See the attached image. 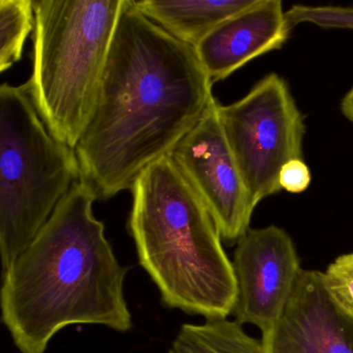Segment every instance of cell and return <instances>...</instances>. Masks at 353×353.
<instances>
[{
	"mask_svg": "<svg viewBox=\"0 0 353 353\" xmlns=\"http://www.w3.org/2000/svg\"><path fill=\"white\" fill-rule=\"evenodd\" d=\"M34 28L32 0H0V72L20 61Z\"/></svg>",
	"mask_w": 353,
	"mask_h": 353,
	"instance_id": "cell-13",
	"label": "cell"
},
{
	"mask_svg": "<svg viewBox=\"0 0 353 353\" xmlns=\"http://www.w3.org/2000/svg\"><path fill=\"white\" fill-rule=\"evenodd\" d=\"M232 265L234 320L266 334L282 317L303 272L294 243L274 225L250 228L236 243Z\"/></svg>",
	"mask_w": 353,
	"mask_h": 353,
	"instance_id": "cell-8",
	"label": "cell"
},
{
	"mask_svg": "<svg viewBox=\"0 0 353 353\" xmlns=\"http://www.w3.org/2000/svg\"><path fill=\"white\" fill-rule=\"evenodd\" d=\"M322 280L334 303L353 316V252L336 257L322 272Z\"/></svg>",
	"mask_w": 353,
	"mask_h": 353,
	"instance_id": "cell-14",
	"label": "cell"
},
{
	"mask_svg": "<svg viewBox=\"0 0 353 353\" xmlns=\"http://www.w3.org/2000/svg\"><path fill=\"white\" fill-rule=\"evenodd\" d=\"M195 47L123 0L90 119L74 148L79 181L97 200L134 183L195 127L212 96Z\"/></svg>",
	"mask_w": 353,
	"mask_h": 353,
	"instance_id": "cell-1",
	"label": "cell"
},
{
	"mask_svg": "<svg viewBox=\"0 0 353 353\" xmlns=\"http://www.w3.org/2000/svg\"><path fill=\"white\" fill-rule=\"evenodd\" d=\"M167 353H264V348L236 320L222 318L183 324Z\"/></svg>",
	"mask_w": 353,
	"mask_h": 353,
	"instance_id": "cell-12",
	"label": "cell"
},
{
	"mask_svg": "<svg viewBox=\"0 0 353 353\" xmlns=\"http://www.w3.org/2000/svg\"><path fill=\"white\" fill-rule=\"evenodd\" d=\"M123 0H34L37 109L74 150L94 109Z\"/></svg>",
	"mask_w": 353,
	"mask_h": 353,
	"instance_id": "cell-4",
	"label": "cell"
},
{
	"mask_svg": "<svg viewBox=\"0 0 353 353\" xmlns=\"http://www.w3.org/2000/svg\"><path fill=\"white\" fill-rule=\"evenodd\" d=\"M219 117L254 205L282 191L281 169L303 159V117L283 78L268 74Z\"/></svg>",
	"mask_w": 353,
	"mask_h": 353,
	"instance_id": "cell-6",
	"label": "cell"
},
{
	"mask_svg": "<svg viewBox=\"0 0 353 353\" xmlns=\"http://www.w3.org/2000/svg\"><path fill=\"white\" fill-rule=\"evenodd\" d=\"M261 342L264 353H353V316L328 294L322 272L303 270L282 317Z\"/></svg>",
	"mask_w": 353,
	"mask_h": 353,
	"instance_id": "cell-9",
	"label": "cell"
},
{
	"mask_svg": "<svg viewBox=\"0 0 353 353\" xmlns=\"http://www.w3.org/2000/svg\"><path fill=\"white\" fill-rule=\"evenodd\" d=\"M291 30L280 0H254L214 28L195 47L196 52L214 83L249 61L282 48Z\"/></svg>",
	"mask_w": 353,
	"mask_h": 353,
	"instance_id": "cell-10",
	"label": "cell"
},
{
	"mask_svg": "<svg viewBox=\"0 0 353 353\" xmlns=\"http://www.w3.org/2000/svg\"><path fill=\"white\" fill-rule=\"evenodd\" d=\"M291 28L301 23H312L319 28L353 30V8L292 6L286 11Z\"/></svg>",
	"mask_w": 353,
	"mask_h": 353,
	"instance_id": "cell-15",
	"label": "cell"
},
{
	"mask_svg": "<svg viewBox=\"0 0 353 353\" xmlns=\"http://www.w3.org/2000/svg\"><path fill=\"white\" fill-rule=\"evenodd\" d=\"M311 172L303 159L289 161L281 169L279 183L289 193H303L311 183Z\"/></svg>",
	"mask_w": 353,
	"mask_h": 353,
	"instance_id": "cell-16",
	"label": "cell"
},
{
	"mask_svg": "<svg viewBox=\"0 0 353 353\" xmlns=\"http://www.w3.org/2000/svg\"><path fill=\"white\" fill-rule=\"evenodd\" d=\"M219 105L214 99L169 157L205 204L223 241L233 245L249 230L256 206L223 131Z\"/></svg>",
	"mask_w": 353,
	"mask_h": 353,
	"instance_id": "cell-7",
	"label": "cell"
},
{
	"mask_svg": "<svg viewBox=\"0 0 353 353\" xmlns=\"http://www.w3.org/2000/svg\"><path fill=\"white\" fill-rule=\"evenodd\" d=\"M79 181L74 150L45 125L28 82L0 88V256L3 272Z\"/></svg>",
	"mask_w": 353,
	"mask_h": 353,
	"instance_id": "cell-5",
	"label": "cell"
},
{
	"mask_svg": "<svg viewBox=\"0 0 353 353\" xmlns=\"http://www.w3.org/2000/svg\"><path fill=\"white\" fill-rule=\"evenodd\" d=\"M254 0H133L135 7L159 28L196 47L214 28Z\"/></svg>",
	"mask_w": 353,
	"mask_h": 353,
	"instance_id": "cell-11",
	"label": "cell"
},
{
	"mask_svg": "<svg viewBox=\"0 0 353 353\" xmlns=\"http://www.w3.org/2000/svg\"><path fill=\"white\" fill-rule=\"evenodd\" d=\"M341 110L343 115L353 125V86L343 98L341 103Z\"/></svg>",
	"mask_w": 353,
	"mask_h": 353,
	"instance_id": "cell-17",
	"label": "cell"
},
{
	"mask_svg": "<svg viewBox=\"0 0 353 353\" xmlns=\"http://www.w3.org/2000/svg\"><path fill=\"white\" fill-rule=\"evenodd\" d=\"M77 181L28 247L3 270L1 319L21 353H45L74 324L125 332L133 326L123 268Z\"/></svg>",
	"mask_w": 353,
	"mask_h": 353,
	"instance_id": "cell-2",
	"label": "cell"
},
{
	"mask_svg": "<svg viewBox=\"0 0 353 353\" xmlns=\"http://www.w3.org/2000/svg\"><path fill=\"white\" fill-rule=\"evenodd\" d=\"M131 192L128 229L162 303L206 320L232 315V261L205 204L174 161L168 156L150 165Z\"/></svg>",
	"mask_w": 353,
	"mask_h": 353,
	"instance_id": "cell-3",
	"label": "cell"
}]
</instances>
